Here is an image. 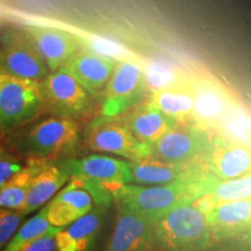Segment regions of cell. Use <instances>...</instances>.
Segmentation results:
<instances>
[{
  "label": "cell",
  "mask_w": 251,
  "mask_h": 251,
  "mask_svg": "<svg viewBox=\"0 0 251 251\" xmlns=\"http://www.w3.org/2000/svg\"><path fill=\"white\" fill-rule=\"evenodd\" d=\"M216 181L214 176L207 171L192 179L166 185L122 184L112 191V196L118 202L142 213L155 222L175 207L190 203L202 193L212 192Z\"/></svg>",
  "instance_id": "obj_1"
},
{
  "label": "cell",
  "mask_w": 251,
  "mask_h": 251,
  "mask_svg": "<svg viewBox=\"0 0 251 251\" xmlns=\"http://www.w3.org/2000/svg\"><path fill=\"white\" fill-rule=\"evenodd\" d=\"M156 248L164 250H199L211 243L207 216L190 203L175 207L153 222Z\"/></svg>",
  "instance_id": "obj_2"
},
{
  "label": "cell",
  "mask_w": 251,
  "mask_h": 251,
  "mask_svg": "<svg viewBox=\"0 0 251 251\" xmlns=\"http://www.w3.org/2000/svg\"><path fill=\"white\" fill-rule=\"evenodd\" d=\"M213 137L212 130L193 120L177 122L151 144L149 158L170 164L206 163Z\"/></svg>",
  "instance_id": "obj_3"
},
{
  "label": "cell",
  "mask_w": 251,
  "mask_h": 251,
  "mask_svg": "<svg viewBox=\"0 0 251 251\" xmlns=\"http://www.w3.org/2000/svg\"><path fill=\"white\" fill-rule=\"evenodd\" d=\"M46 107L40 81L4 72L0 77V128L12 129L33 120Z\"/></svg>",
  "instance_id": "obj_4"
},
{
  "label": "cell",
  "mask_w": 251,
  "mask_h": 251,
  "mask_svg": "<svg viewBox=\"0 0 251 251\" xmlns=\"http://www.w3.org/2000/svg\"><path fill=\"white\" fill-rule=\"evenodd\" d=\"M84 141L92 151L114 153L130 161H142L150 156V147L140 142L118 117L94 119L84 131Z\"/></svg>",
  "instance_id": "obj_5"
},
{
  "label": "cell",
  "mask_w": 251,
  "mask_h": 251,
  "mask_svg": "<svg viewBox=\"0 0 251 251\" xmlns=\"http://www.w3.org/2000/svg\"><path fill=\"white\" fill-rule=\"evenodd\" d=\"M146 90L142 62L136 58L118 61L103 89L102 115L119 117L128 112L141 101Z\"/></svg>",
  "instance_id": "obj_6"
},
{
  "label": "cell",
  "mask_w": 251,
  "mask_h": 251,
  "mask_svg": "<svg viewBox=\"0 0 251 251\" xmlns=\"http://www.w3.org/2000/svg\"><path fill=\"white\" fill-rule=\"evenodd\" d=\"M79 134L78 122L59 115L46 119L31 128L25 147L31 159L45 161L74 149L79 141Z\"/></svg>",
  "instance_id": "obj_7"
},
{
  "label": "cell",
  "mask_w": 251,
  "mask_h": 251,
  "mask_svg": "<svg viewBox=\"0 0 251 251\" xmlns=\"http://www.w3.org/2000/svg\"><path fill=\"white\" fill-rule=\"evenodd\" d=\"M0 51L7 74L35 81L49 75V68L23 30L8 29L0 37Z\"/></svg>",
  "instance_id": "obj_8"
},
{
  "label": "cell",
  "mask_w": 251,
  "mask_h": 251,
  "mask_svg": "<svg viewBox=\"0 0 251 251\" xmlns=\"http://www.w3.org/2000/svg\"><path fill=\"white\" fill-rule=\"evenodd\" d=\"M41 86L46 105L61 117L74 119L89 107L91 94L62 69L49 72Z\"/></svg>",
  "instance_id": "obj_9"
},
{
  "label": "cell",
  "mask_w": 251,
  "mask_h": 251,
  "mask_svg": "<svg viewBox=\"0 0 251 251\" xmlns=\"http://www.w3.org/2000/svg\"><path fill=\"white\" fill-rule=\"evenodd\" d=\"M193 121L206 129L216 131L220 122L235 99L218 80L207 76L192 77Z\"/></svg>",
  "instance_id": "obj_10"
},
{
  "label": "cell",
  "mask_w": 251,
  "mask_h": 251,
  "mask_svg": "<svg viewBox=\"0 0 251 251\" xmlns=\"http://www.w3.org/2000/svg\"><path fill=\"white\" fill-rule=\"evenodd\" d=\"M153 248H156V242L152 220L124 203L118 202L117 222L106 249L131 251Z\"/></svg>",
  "instance_id": "obj_11"
},
{
  "label": "cell",
  "mask_w": 251,
  "mask_h": 251,
  "mask_svg": "<svg viewBox=\"0 0 251 251\" xmlns=\"http://www.w3.org/2000/svg\"><path fill=\"white\" fill-rule=\"evenodd\" d=\"M206 163L218 181L234 179L251 172V148L216 134L207 153Z\"/></svg>",
  "instance_id": "obj_12"
},
{
  "label": "cell",
  "mask_w": 251,
  "mask_h": 251,
  "mask_svg": "<svg viewBox=\"0 0 251 251\" xmlns=\"http://www.w3.org/2000/svg\"><path fill=\"white\" fill-rule=\"evenodd\" d=\"M67 169L70 179L92 181L107 187L109 191L122 184H128L129 179V162L112 158L108 156L92 155L80 159H69L62 163Z\"/></svg>",
  "instance_id": "obj_13"
},
{
  "label": "cell",
  "mask_w": 251,
  "mask_h": 251,
  "mask_svg": "<svg viewBox=\"0 0 251 251\" xmlns=\"http://www.w3.org/2000/svg\"><path fill=\"white\" fill-rule=\"evenodd\" d=\"M23 31L35 46L50 71L64 67L83 48L77 35L57 28L26 26Z\"/></svg>",
  "instance_id": "obj_14"
},
{
  "label": "cell",
  "mask_w": 251,
  "mask_h": 251,
  "mask_svg": "<svg viewBox=\"0 0 251 251\" xmlns=\"http://www.w3.org/2000/svg\"><path fill=\"white\" fill-rule=\"evenodd\" d=\"M208 170L206 163L197 164H170L146 158L142 161L129 162V179L128 184L135 185H166L176 181L192 179L206 174Z\"/></svg>",
  "instance_id": "obj_15"
},
{
  "label": "cell",
  "mask_w": 251,
  "mask_h": 251,
  "mask_svg": "<svg viewBox=\"0 0 251 251\" xmlns=\"http://www.w3.org/2000/svg\"><path fill=\"white\" fill-rule=\"evenodd\" d=\"M118 61L81 48L62 70L68 72L91 96H98L107 85Z\"/></svg>",
  "instance_id": "obj_16"
},
{
  "label": "cell",
  "mask_w": 251,
  "mask_h": 251,
  "mask_svg": "<svg viewBox=\"0 0 251 251\" xmlns=\"http://www.w3.org/2000/svg\"><path fill=\"white\" fill-rule=\"evenodd\" d=\"M93 196L75 178L63 190L49 200L47 205V216L50 225L56 228H64L75 220L85 215L93 207Z\"/></svg>",
  "instance_id": "obj_17"
},
{
  "label": "cell",
  "mask_w": 251,
  "mask_h": 251,
  "mask_svg": "<svg viewBox=\"0 0 251 251\" xmlns=\"http://www.w3.org/2000/svg\"><path fill=\"white\" fill-rule=\"evenodd\" d=\"M207 221L212 234L219 237L246 235L251 225V198L218 203Z\"/></svg>",
  "instance_id": "obj_18"
},
{
  "label": "cell",
  "mask_w": 251,
  "mask_h": 251,
  "mask_svg": "<svg viewBox=\"0 0 251 251\" xmlns=\"http://www.w3.org/2000/svg\"><path fill=\"white\" fill-rule=\"evenodd\" d=\"M69 180L70 175L62 163L43 165L31 180L21 214L26 216L45 206Z\"/></svg>",
  "instance_id": "obj_19"
},
{
  "label": "cell",
  "mask_w": 251,
  "mask_h": 251,
  "mask_svg": "<svg viewBox=\"0 0 251 251\" xmlns=\"http://www.w3.org/2000/svg\"><path fill=\"white\" fill-rule=\"evenodd\" d=\"M122 121L140 142L148 147H151L153 142L177 124V121L153 107L150 102L135 107Z\"/></svg>",
  "instance_id": "obj_20"
},
{
  "label": "cell",
  "mask_w": 251,
  "mask_h": 251,
  "mask_svg": "<svg viewBox=\"0 0 251 251\" xmlns=\"http://www.w3.org/2000/svg\"><path fill=\"white\" fill-rule=\"evenodd\" d=\"M102 207L98 205L85 215L75 220L67 227L59 229L56 234L59 251H83L92 247L99 233L102 220Z\"/></svg>",
  "instance_id": "obj_21"
},
{
  "label": "cell",
  "mask_w": 251,
  "mask_h": 251,
  "mask_svg": "<svg viewBox=\"0 0 251 251\" xmlns=\"http://www.w3.org/2000/svg\"><path fill=\"white\" fill-rule=\"evenodd\" d=\"M150 103L177 122L192 121L194 105L192 77L153 92Z\"/></svg>",
  "instance_id": "obj_22"
},
{
  "label": "cell",
  "mask_w": 251,
  "mask_h": 251,
  "mask_svg": "<svg viewBox=\"0 0 251 251\" xmlns=\"http://www.w3.org/2000/svg\"><path fill=\"white\" fill-rule=\"evenodd\" d=\"M45 164L43 161L33 159V162L15 172L0 188V207L20 212L26 201L31 180Z\"/></svg>",
  "instance_id": "obj_23"
},
{
  "label": "cell",
  "mask_w": 251,
  "mask_h": 251,
  "mask_svg": "<svg viewBox=\"0 0 251 251\" xmlns=\"http://www.w3.org/2000/svg\"><path fill=\"white\" fill-rule=\"evenodd\" d=\"M215 133L251 148V114L235 100Z\"/></svg>",
  "instance_id": "obj_24"
},
{
  "label": "cell",
  "mask_w": 251,
  "mask_h": 251,
  "mask_svg": "<svg viewBox=\"0 0 251 251\" xmlns=\"http://www.w3.org/2000/svg\"><path fill=\"white\" fill-rule=\"evenodd\" d=\"M142 69L147 90H150L152 93L181 83L188 78V76L169 63L157 61V59H148L142 62Z\"/></svg>",
  "instance_id": "obj_25"
},
{
  "label": "cell",
  "mask_w": 251,
  "mask_h": 251,
  "mask_svg": "<svg viewBox=\"0 0 251 251\" xmlns=\"http://www.w3.org/2000/svg\"><path fill=\"white\" fill-rule=\"evenodd\" d=\"M54 228V226L50 225L48 216H47V205L41 208L35 215L31 216L27 222L18 229L14 236L11 241L6 244L5 250L7 251H21L24 246L31 242L35 238L40 237L41 235L48 233L49 230Z\"/></svg>",
  "instance_id": "obj_26"
},
{
  "label": "cell",
  "mask_w": 251,
  "mask_h": 251,
  "mask_svg": "<svg viewBox=\"0 0 251 251\" xmlns=\"http://www.w3.org/2000/svg\"><path fill=\"white\" fill-rule=\"evenodd\" d=\"M77 37L84 48L98 55L115 59V61L135 58V55L131 54L130 50L111 39L97 35H77Z\"/></svg>",
  "instance_id": "obj_27"
},
{
  "label": "cell",
  "mask_w": 251,
  "mask_h": 251,
  "mask_svg": "<svg viewBox=\"0 0 251 251\" xmlns=\"http://www.w3.org/2000/svg\"><path fill=\"white\" fill-rule=\"evenodd\" d=\"M212 192L218 203L251 198V172L234 179L216 181Z\"/></svg>",
  "instance_id": "obj_28"
},
{
  "label": "cell",
  "mask_w": 251,
  "mask_h": 251,
  "mask_svg": "<svg viewBox=\"0 0 251 251\" xmlns=\"http://www.w3.org/2000/svg\"><path fill=\"white\" fill-rule=\"evenodd\" d=\"M24 215L15 209L0 207V249L6 247L17 233Z\"/></svg>",
  "instance_id": "obj_29"
},
{
  "label": "cell",
  "mask_w": 251,
  "mask_h": 251,
  "mask_svg": "<svg viewBox=\"0 0 251 251\" xmlns=\"http://www.w3.org/2000/svg\"><path fill=\"white\" fill-rule=\"evenodd\" d=\"M61 228L54 227L48 233L41 235L40 237L35 238L31 242L27 243L23 247L21 251H52L57 249V241H56V234Z\"/></svg>",
  "instance_id": "obj_30"
},
{
  "label": "cell",
  "mask_w": 251,
  "mask_h": 251,
  "mask_svg": "<svg viewBox=\"0 0 251 251\" xmlns=\"http://www.w3.org/2000/svg\"><path fill=\"white\" fill-rule=\"evenodd\" d=\"M24 165L18 159L8 157L7 155L0 157V188L6 184L9 178L23 169Z\"/></svg>",
  "instance_id": "obj_31"
},
{
  "label": "cell",
  "mask_w": 251,
  "mask_h": 251,
  "mask_svg": "<svg viewBox=\"0 0 251 251\" xmlns=\"http://www.w3.org/2000/svg\"><path fill=\"white\" fill-rule=\"evenodd\" d=\"M190 205L197 208L199 212H201L202 214L208 216L218 206V200H216L214 193L206 192L194 198L192 201L190 202Z\"/></svg>",
  "instance_id": "obj_32"
},
{
  "label": "cell",
  "mask_w": 251,
  "mask_h": 251,
  "mask_svg": "<svg viewBox=\"0 0 251 251\" xmlns=\"http://www.w3.org/2000/svg\"><path fill=\"white\" fill-rule=\"evenodd\" d=\"M0 72H6L5 64H4V59H2L1 51H0Z\"/></svg>",
  "instance_id": "obj_33"
},
{
  "label": "cell",
  "mask_w": 251,
  "mask_h": 251,
  "mask_svg": "<svg viewBox=\"0 0 251 251\" xmlns=\"http://www.w3.org/2000/svg\"><path fill=\"white\" fill-rule=\"evenodd\" d=\"M246 237H248V240H249L250 243H251V225H250V227L248 228V230L246 233Z\"/></svg>",
  "instance_id": "obj_34"
},
{
  "label": "cell",
  "mask_w": 251,
  "mask_h": 251,
  "mask_svg": "<svg viewBox=\"0 0 251 251\" xmlns=\"http://www.w3.org/2000/svg\"><path fill=\"white\" fill-rule=\"evenodd\" d=\"M6 153H5V151H4V149L1 148V147H0V157H2V156H5Z\"/></svg>",
  "instance_id": "obj_35"
},
{
  "label": "cell",
  "mask_w": 251,
  "mask_h": 251,
  "mask_svg": "<svg viewBox=\"0 0 251 251\" xmlns=\"http://www.w3.org/2000/svg\"><path fill=\"white\" fill-rule=\"evenodd\" d=\"M2 25H4V20H2V18L0 17V27H1Z\"/></svg>",
  "instance_id": "obj_36"
},
{
  "label": "cell",
  "mask_w": 251,
  "mask_h": 251,
  "mask_svg": "<svg viewBox=\"0 0 251 251\" xmlns=\"http://www.w3.org/2000/svg\"><path fill=\"white\" fill-rule=\"evenodd\" d=\"M1 74H4V72H0V77H1Z\"/></svg>",
  "instance_id": "obj_37"
}]
</instances>
